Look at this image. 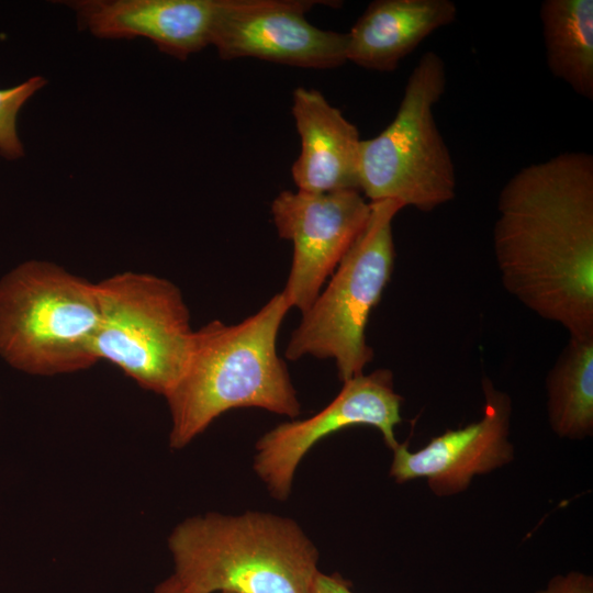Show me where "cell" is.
<instances>
[{"label":"cell","mask_w":593,"mask_h":593,"mask_svg":"<svg viewBox=\"0 0 593 593\" xmlns=\"http://www.w3.org/2000/svg\"><path fill=\"white\" fill-rule=\"evenodd\" d=\"M493 249L511 295L569 337L593 336V156L560 153L512 176Z\"/></svg>","instance_id":"6da1fadb"},{"label":"cell","mask_w":593,"mask_h":593,"mask_svg":"<svg viewBox=\"0 0 593 593\" xmlns=\"http://www.w3.org/2000/svg\"><path fill=\"white\" fill-rule=\"evenodd\" d=\"M290 310L283 294L237 324L214 320L193 331L179 377L164 396L170 414L169 446H188L220 415L258 407L294 418L301 405L277 337Z\"/></svg>","instance_id":"7a4b0ae2"},{"label":"cell","mask_w":593,"mask_h":593,"mask_svg":"<svg viewBox=\"0 0 593 593\" xmlns=\"http://www.w3.org/2000/svg\"><path fill=\"white\" fill-rule=\"evenodd\" d=\"M187 593H310L318 551L299 524L259 511L191 516L167 539Z\"/></svg>","instance_id":"3957f363"},{"label":"cell","mask_w":593,"mask_h":593,"mask_svg":"<svg viewBox=\"0 0 593 593\" xmlns=\"http://www.w3.org/2000/svg\"><path fill=\"white\" fill-rule=\"evenodd\" d=\"M100 317L96 283L57 264L31 259L0 279V357L31 376L94 366Z\"/></svg>","instance_id":"277c9868"},{"label":"cell","mask_w":593,"mask_h":593,"mask_svg":"<svg viewBox=\"0 0 593 593\" xmlns=\"http://www.w3.org/2000/svg\"><path fill=\"white\" fill-rule=\"evenodd\" d=\"M446 85L443 58L425 52L409 76L392 122L361 141L359 189L369 202L396 200L429 212L455 198L454 161L434 116Z\"/></svg>","instance_id":"5b68a950"},{"label":"cell","mask_w":593,"mask_h":593,"mask_svg":"<svg viewBox=\"0 0 593 593\" xmlns=\"http://www.w3.org/2000/svg\"><path fill=\"white\" fill-rule=\"evenodd\" d=\"M370 205L365 228L327 287L302 313L284 351L289 360L303 356L334 359L342 382L362 374L373 359L366 327L394 268L392 222L405 208L396 200H379Z\"/></svg>","instance_id":"8992f818"},{"label":"cell","mask_w":593,"mask_h":593,"mask_svg":"<svg viewBox=\"0 0 593 593\" xmlns=\"http://www.w3.org/2000/svg\"><path fill=\"white\" fill-rule=\"evenodd\" d=\"M96 288L97 360L113 363L144 390L165 396L180 374L194 331L180 289L138 271L115 273Z\"/></svg>","instance_id":"52a82bcc"},{"label":"cell","mask_w":593,"mask_h":593,"mask_svg":"<svg viewBox=\"0 0 593 593\" xmlns=\"http://www.w3.org/2000/svg\"><path fill=\"white\" fill-rule=\"evenodd\" d=\"M370 211V202L357 190H284L275 198V226L293 245L290 273L281 291L290 309L309 310L365 228Z\"/></svg>","instance_id":"ba28073f"},{"label":"cell","mask_w":593,"mask_h":593,"mask_svg":"<svg viewBox=\"0 0 593 593\" xmlns=\"http://www.w3.org/2000/svg\"><path fill=\"white\" fill-rule=\"evenodd\" d=\"M401 402L390 370L356 376L343 382L336 398L315 415L282 423L265 433L256 444L253 468L269 494L286 501L303 457L331 434L369 425L380 430L390 449L398 447L394 429L402 421Z\"/></svg>","instance_id":"9c48e42d"},{"label":"cell","mask_w":593,"mask_h":593,"mask_svg":"<svg viewBox=\"0 0 593 593\" xmlns=\"http://www.w3.org/2000/svg\"><path fill=\"white\" fill-rule=\"evenodd\" d=\"M316 0H220L212 44L223 59L253 57L326 69L347 61V33L322 30L305 14Z\"/></svg>","instance_id":"30bf717a"},{"label":"cell","mask_w":593,"mask_h":593,"mask_svg":"<svg viewBox=\"0 0 593 593\" xmlns=\"http://www.w3.org/2000/svg\"><path fill=\"white\" fill-rule=\"evenodd\" d=\"M482 388L485 402L478 422L448 429L414 452L407 444L393 449L390 475L398 483L426 478L434 493L450 495L466 490L475 474L488 473L512 460L511 400L488 378Z\"/></svg>","instance_id":"8fae6325"},{"label":"cell","mask_w":593,"mask_h":593,"mask_svg":"<svg viewBox=\"0 0 593 593\" xmlns=\"http://www.w3.org/2000/svg\"><path fill=\"white\" fill-rule=\"evenodd\" d=\"M79 22L102 38L150 40L184 59L212 44L220 0H81L67 2Z\"/></svg>","instance_id":"7c38bea8"},{"label":"cell","mask_w":593,"mask_h":593,"mask_svg":"<svg viewBox=\"0 0 593 593\" xmlns=\"http://www.w3.org/2000/svg\"><path fill=\"white\" fill-rule=\"evenodd\" d=\"M292 114L301 153L291 174L298 190L326 193L359 189L361 138L356 125L316 89L293 91Z\"/></svg>","instance_id":"4fadbf2b"},{"label":"cell","mask_w":593,"mask_h":593,"mask_svg":"<svg viewBox=\"0 0 593 593\" xmlns=\"http://www.w3.org/2000/svg\"><path fill=\"white\" fill-rule=\"evenodd\" d=\"M457 12L450 0H376L347 32V61L393 71L426 37L451 24Z\"/></svg>","instance_id":"5bb4252c"},{"label":"cell","mask_w":593,"mask_h":593,"mask_svg":"<svg viewBox=\"0 0 593 593\" xmlns=\"http://www.w3.org/2000/svg\"><path fill=\"white\" fill-rule=\"evenodd\" d=\"M539 15L551 75L593 100V1L545 0Z\"/></svg>","instance_id":"9a60e30c"},{"label":"cell","mask_w":593,"mask_h":593,"mask_svg":"<svg viewBox=\"0 0 593 593\" xmlns=\"http://www.w3.org/2000/svg\"><path fill=\"white\" fill-rule=\"evenodd\" d=\"M548 416L560 437L581 439L593 429V336L569 337L547 377Z\"/></svg>","instance_id":"2e32d148"},{"label":"cell","mask_w":593,"mask_h":593,"mask_svg":"<svg viewBox=\"0 0 593 593\" xmlns=\"http://www.w3.org/2000/svg\"><path fill=\"white\" fill-rule=\"evenodd\" d=\"M45 79L34 76L12 88L0 89V155L15 159L23 155L16 132V116L22 105L44 85Z\"/></svg>","instance_id":"e0dca14e"},{"label":"cell","mask_w":593,"mask_h":593,"mask_svg":"<svg viewBox=\"0 0 593 593\" xmlns=\"http://www.w3.org/2000/svg\"><path fill=\"white\" fill-rule=\"evenodd\" d=\"M536 593H593V579L588 574L571 571L552 578L546 588Z\"/></svg>","instance_id":"ac0fdd59"},{"label":"cell","mask_w":593,"mask_h":593,"mask_svg":"<svg viewBox=\"0 0 593 593\" xmlns=\"http://www.w3.org/2000/svg\"><path fill=\"white\" fill-rule=\"evenodd\" d=\"M310 593H354L350 583L339 574L317 572Z\"/></svg>","instance_id":"d6986e66"},{"label":"cell","mask_w":593,"mask_h":593,"mask_svg":"<svg viewBox=\"0 0 593 593\" xmlns=\"http://www.w3.org/2000/svg\"><path fill=\"white\" fill-rule=\"evenodd\" d=\"M153 593H187L184 592L174 580V578L170 575L169 578L163 580L160 583H158ZM221 593H230V592H221Z\"/></svg>","instance_id":"ffe728a7"}]
</instances>
